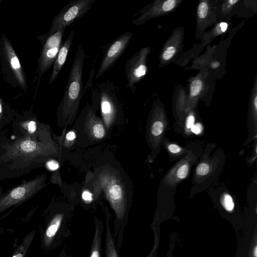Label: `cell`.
I'll list each match as a JSON object with an SVG mask.
<instances>
[{"label": "cell", "instance_id": "28", "mask_svg": "<svg viewBox=\"0 0 257 257\" xmlns=\"http://www.w3.org/2000/svg\"><path fill=\"white\" fill-rule=\"evenodd\" d=\"M191 131L195 134H199L202 131V126L200 123L194 124L191 128Z\"/></svg>", "mask_w": 257, "mask_h": 257}, {"label": "cell", "instance_id": "12", "mask_svg": "<svg viewBox=\"0 0 257 257\" xmlns=\"http://www.w3.org/2000/svg\"><path fill=\"white\" fill-rule=\"evenodd\" d=\"M105 257H120L113 234L110 226L111 215L108 210L105 209Z\"/></svg>", "mask_w": 257, "mask_h": 257}, {"label": "cell", "instance_id": "19", "mask_svg": "<svg viewBox=\"0 0 257 257\" xmlns=\"http://www.w3.org/2000/svg\"><path fill=\"white\" fill-rule=\"evenodd\" d=\"M92 132L97 139H102L105 134V129L100 122H96L92 127Z\"/></svg>", "mask_w": 257, "mask_h": 257}, {"label": "cell", "instance_id": "5", "mask_svg": "<svg viewBox=\"0 0 257 257\" xmlns=\"http://www.w3.org/2000/svg\"><path fill=\"white\" fill-rule=\"evenodd\" d=\"M95 0H73L53 18L46 38L61 29L74 24L91 9Z\"/></svg>", "mask_w": 257, "mask_h": 257}, {"label": "cell", "instance_id": "16", "mask_svg": "<svg viewBox=\"0 0 257 257\" xmlns=\"http://www.w3.org/2000/svg\"><path fill=\"white\" fill-rule=\"evenodd\" d=\"M203 86L201 80L197 79L193 80L190 86V95L191 97H195L200 92Z\"/></svg>", "mask_w": 257, "mask_h": 257}, {"label": "cell", "instance_id": "2", "mask_svg": "<svg viewBox=\"0 0 257 257\" xmlns=\"http://www.w3.org/2000/svg\"><path fill=\"white\" fill-rule=\"evenodd\" d=\"M71 208L59 205L52 208L41 227L42 248L45 253L60 246L71 235Z\"/></svg>", "mask_w": 257, "mask_h": 257}, {"label": "cell", "instance_id": "7", "mask_svg": "<svg viewBox=\"0 0 257 257\" xmlns=\"http://www.w3.org/2000/svg\"><path fill=\"white\" fill-rule=\"evenodd\" d=\"M65 29H61L46 38L39 59V85L43 74L54 64L62 44Z\"/></svg>", "mask_w": 257, "mask_h": 257}, {"label": "cell", "instance_id": "13", "mask_svg": "<svg viewBox=\"0 0 257 257\" xmlns=\"http://www.w3.org/2000/svg\"><path fill=\"white\" fill-rule=\"evenodd\" d=\"M94 234L90 247L89 257H101L102 238L104 230V223L97 217L94 218Z\"/></svg>", "mask_w": 257, "mask_h": 257}, {"label": "cell", "instance_id": "31", "mask_svg": "<svg viewBox=\"0 0 257 257\" xmlns=\"http://www.w3.org/2000/svg\"><path fill=\"white\" fill-rule=\"evenodd\" d=\"M252 254L253 257H257V245L256 242H255V244L252 248Z\"/></svg>", "mask_w": 257, "mask_h": 257}, {"label": "cell", "instance_id": "27", "mask_svg": "<svg viewBox=\"0 0 257 257\" xmlns=\"http://www.w3.org/2000/svg\"><path fill=\"white\" fill-rule=\"evenodd\" d=\"M195 117L193 115L188 116L186 121V127L187 128H191L194 124Z\"/></svg>", "mask_w": 257, "mask_h": 257}, {"label": "cell", "instance_id": "1", "mask_svg": "<svg viewBox=\"0 0 257 257\" xmlns=\"http://www.w3.org/2000/svg\"><path fill=\"white\" fill-rule=\"evenodd\" d=\"M35 120L21 123L10 138H0V180L25 175L45 163L51 147Z\"/></svg>", "mask_w": 257, "mask_h": 257}, {"label": "cell", "instance_id": "23", "mask_svg": "<svg viewBox=\"0 0 257 257\" xmlns=\"http://www.w3.org/2000/svg\"><path fill=\"white\" fill-rule=\"evenodd\" d=\"M82 198L86 204H91L93 200L92 194L88 190H85L82 193Z\"/></svg>", "mask_w": 257, "mask_h": 257}, {"label": "cell", "instance_id": "26", "mask_svg": "<svg viewBox=\"0 0 257 257\" xmlns=\"http://www.w3.org/2000/svg\"><path fill=\"white\" fill-rule=\"evenodd\" d=\"M168 149L170 152L173 154H177L181 152L182 149L179 146L175 144H170L168 146Z\"/></svg>", "mask_w": 257, "mask_h": 257}, {"label": "cell", "instance_id": "3", "mask_svg": "<svg viewBox=\"0 0 257 257\" xmlns=\"http://www.w3.org/2000/svg\"><path fill=\"white\" fill-rule=\"evenodd\" d=\"M85 53L81 45L78 47L68 77L63 97L58 106L59 115L66 117L74 115L84 92L82 81Z\"/></svg>", "mask_w": 257, "mask_h": 257}, {"label": "cell", "instance_id": "24", "mask_svg": "<svg viewBox=\"0 0 257 257\" xmlns=\"http://www.w3.org/2000/svg\"><path fill=\"white\" fill-rule=\"evenodd\" d=\"M154 245L152 250L147 255V257H154L155 252L157 250L158 245L159 244V239L157 232L154 231Z\"/></svg>", "mask_w": 257, "mask_h": 257}, {"label": "cell", "instance_id": "22", "mask_svg": "<svg viewBox=\"0 0 257 257\" xmlns=\"http://www.w3.org/2000/svg\"><path fill=\"white\" fill-rule=\"evenodd\" d=\"M209 171V166L208 164L205 163L200 164L196 169V173L200 176L205 175L208 174Z\"/></svg>", "mask_w": 257, "mask_h": 257}, {"label": "cell", "instance_id": "29", "mask_svg": "<svg viewBox=\"0 0 257 257\" xmlns=\"http://www.w3.org/2000/svg\"><path fill=\"white\" fill-rule=\"evenodd\" d=\"M76 138V135L74 132L70 131L66 135V139L69 141H73Z\"/></svg>", "mask_w": 257, "mask_h": 257}, {"label": "cell", "instance_id": "20", "mask_svg": "<svg viewBox=\"0 0 257 257\" xmlns=\"http://www.w3.org/2000/svg\"><path fill=\"white\" fill-rule=\"evenodd\" d=\"M164 130V124L161 121H155L151 127V133L154 136L161 135Z\"/></svg>", "mask_w": 257, "mask_h": 257}, {"label": "cell", "instance_id": "21", "mask_svg": "<svg viewBox=\"0 0 257 257\" xmlns=\"http://www.w3.org/2000/svg\"><path fill=\"white\" fill-rule=\"evenodd\" d=\"M189 170L188 166L187 164L180 166L177 172V177L180 179H184L188 175Z\"/></svg>", "mask_w": 257, "mask_h": 257}, {"label": "cell", "instance_id": "9", "mask_svg": "<svg viewBox=\"0 0 257 257\" xmlns=\"http://www.w3.org/2000/svg\"><path fill=\"white\" fill-rule=\"evenodd\" d=\"M2 47L9 68L20 86L25 90L27 88L26 81L22 67L16 53L9 40L3 36Z\"/></svg>", "mask_w": 257, "mask_h": 257}, {"label": "cell", "instance_id": "32", "mask_svg": "<svg viewBox=\"0 0 257 257\" xmlns=\"http://www.w3.org/2000/svg\"><path fill=\"white\" fill-rule=\"evenodd\" d=\"M2 112H3L2 102L0 98V117L2 116Z\"/></svg>", "mask_w": 257, "mask_h": 257}, {"label": "cell", "instance_id": "10", "mask_svg": "<svg viewBox=\"0 0 257 257\" xmlns=\"http://www.w3.org/2000/svg\"><path fill=\"white\" fill-rule=\"evenodd\" d=\"M178 2L175 0H167L161 3L158 1L154 2L143 9L139 13L140 15L134 19L132 23L135 25H143L147 20L157 17L163 13L171 11L176 7Z\"/></svg>", "mask_w": 257, "mask_h": 257}, {"label": "cell", "instance_id": "4", "mask_svg": "<svg viewBox=\"0 0 257 257\" xmlns=\"http://www.w3.org/2000/svg\"><path fill=\"white\" fill-rule=\"evenodd\" d=\"M45 175L35 176L4 194H1L0 214L11 207L22 203L34 196L43 187Z\"/></svg>", "mask_w": 257, "mask_h": 257}, {"label": "cell", "instance_id": "14", "mask_svg": "<svg viewBox=\"0 0 257 257\" xmlns=\"http://www.w3.org/2000/svg\"><path fill=\"white\" fill-rule=\"evenodd\" d=\"M36 234L33 230L23 239L21 243L15 249L12 257H25Z\"/></svg>", "mask_w": 257, "mask_h": 257}, {"label": "cell", "instance_id": "17", "mask_svg": "<svg viewBox=\"0 0 257 257\" xmlns=\"http://www.w3.org/2000/svg\"><path fill=\"white\" fill-rule=\"evenodd\" d=\"M209 7L208 3L205 1H201L197 8V16L200 19L203 20L208 14Z\"/></svg>", "mask_w": 257, "mask_h": 257}, {"label": "cell", "instance_id": "15", "mask_svg": "<svg viewBox=\"0 0 257 257\" xmlns=\"http://www.w3.org/2000/svg\"><path fill=\"white\" fill-rule=\"evenodd\" d=\"M221 203L224 208L228 212H231L234 208V203L231 196L227 193L224 194L221 199Z\"/></svg>", "mask_w": 257, "mask_h": 257}, {"label": "cell", "instance_id": "30", "mask_svg": "<svg viewBox=\"0 0 257 257\" xmlns=\"http://www.w3.org/2000/svg\"><path fill=\"white\" fill-rule=\"evenodd\" d=\"M59 257H73L70 253L68 252L65 248H63L60 253Z\"/></svg>", "mask_w": 257, "mask_h": 257}, {"label": "cell", "instance_id": "25", "mask_svg": "<svg viewBox=\"0 0 257 257\" xmlns=\"http://www.w3.org/2000/svg\"><path fill=\"white\" fill-rule=\"evenodd\" d=\"M46 164L47 168L52 171L56 170L59 167V163L56 161L52 159L48 161Z\"/></svg>", "mask_w": 257, "mask_h": 257}, {"label": "cell", "instance_id": "18", "mask_svg": "<svg viewBox=\"0 0 257 257\" xmlns=\"http://www.w3.org/2000/svg\"><path fill=\"white\" fill-rule=\"evenodd\" d=\"M176 48L173 46L167 47L162 53V60L167 61L171 60L176 54Z\"/></svg>", "mask_w": 257, "mask_h": 257}, {"label": "cell", "instance_id": "8", "mask_svg": "<svg viewBox=\"0 0 257 257\" xmlns=\"http://www.w3.org/2000/svg\"><path fill=\"white\" fill-rule=\"evenodd\" d=\"M133 37V33L127 31L118 36L108 45L104 53L96 78H99L108 71L121 56Z\"/></svg>", "mask_w": 257, "mask_h": 257}, {"label": "cell", "instance_id": "6", "mask_svg": "<svg viewBox=\"0 0 257 257\" xmlns=\"http://www.w3.org/2000/svg\"><path fill=\"white\" fill-rule=\"evenodd\" d=\"M150 52V47L141 48L135 53L125 64L126 87H129L132 94L136 91V84L146 76L147 72V57Z\"/></svg>", "mask_w": 257, "mask_h": 257}, {"label": "cell", "instance_id": "11", "mask_svg": "<svg viewBox=\"0 0 257 257\" xmlns=\"http://www.w3.org/2000/svg\"><path fill=\"white\" fill-rule=\"evenodd\" d=\"M74 34L75 30L72 29L66 39L62 43L56 59L53 64L52 72L49 79V84H51L56 80L65 64L72 45Z\"/></svg>", "mask_w": 257, "mask_h": 257}]
</instances>
